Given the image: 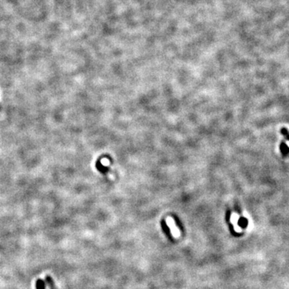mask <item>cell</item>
Masks as SVG:
<instances>
[{
  "instance_id": "8992f818",
  "label": "cell",
  "mask_w": 289,
  "mask_h": 289,
  "mask_svg": "<svg viewBox=\"0 0 289 289\" xmlns=\"http://www.w3.org/2000/svg\"><path fill=\"white\" fill-rule=\"evenodd\" d=\"M281 133H282V134H283V135L287 139V140H289V133H288V131L286 130L285 128H283V129H282Z\"/></svg>"
},
{
  "instance_id": "7a4b0ae2",
  "label": "cell",
  "mask_w": 289,
  "mask_h": 289,
  "mask_svg": "<svg viewBox=\"0 0 289 289\" xmlns=\"http://www.w3.org/2000/svg\"><path fill=\"white\" fill-rule=\"evenodd\" d=\"M280 148H281V152L282 154H283V156H287V154H289L288 146H287L285 143H282L281 145H280Z\"/></svg>"
},
{
  "instance_id": "5b68a950",
  "label": "cell",
  "mask_w": 289,
  "mask_h": 289,
  "mask_svg": "<svg viewBox=\"0 0 289 289\" xmlns=\"http://www.w3.org/2000/svg\"><path fill=\"white\" fill-rule=\"evenodd\" d=\"M239 225L242 227H246L247 225V220L245 219V218H241V219L239 220Z\"/></svg>"
},
{
  "instance_id": "3957f363",
  "label": "cell",
  "mask_w": 289,
  "mask_h": 289,
  "mask_svg": "<svg viewBox=\"0 0 289 289\" xmlns=\"http://www.w3.org/2000/svg\"><path fill=\"white\" fill-rule=\"evenodd\" d=\"M36 289H45V283L44 280L41 279L37 280L36 283Z\"/></svg>"
},
{
  "instance_id": "277c9868",
  "label": "cell",
  "mask_w": 289,
  "mask_h": 289,
  "mask_svg": "<svg viewBox=\"0 0 289 289\" xmlns=\"http://www.w3.org/2000/svg\"><path fill=\"white\" fill-rule=\"evenodd\" d=\"M45 280H46V282L48 283V286H49V287H50V289H55V286H54L53 280L51 279V276H46V277H45Z\"/></svg>"
},
{
  "instance_id": "52a82bcc",
  "label": "cell",
  "mask_w": 289,
  "mask_h": 289,
  "mask_svg": "<svg viewBox=\"0 0 289 289\" xmlns=\"http://www.w3.org/2000/svg\"><path fill=\"white\" fill-rule=\"evenodd\" d=\"M101 163H102L103 165H105V166H108V165H109V161H108V159L105 158V159H102Z\"/></svg>"
},
{
  "instance_id": "6da1fadb",
  "label": "cell",
  "mask_w": 289,
  "mask_h": 289,
  "mask_svg": "<svg viewBox=\"0 0 289 289\" xmlns=\"http://www.w3.org/2000/svg\"><path fill=\"white\" fill-rule=\"evenodd\" d=\"M166 223L167 224V226H169V229H170V231H171V234L173 237L175 238H178L180 237L181 235V232L180 230H178V228L176 226V223H175L174 220L172 219L171 217H167L166 219Z\"/></svg>"
}]
</instances>
